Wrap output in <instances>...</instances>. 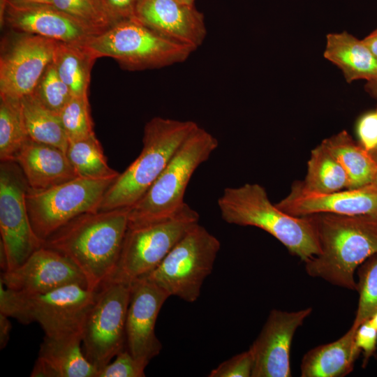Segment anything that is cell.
Returning a JSON list of instances; mask_svg holds the SVG:
<instances>
[{"label":"cell","instance_id":"1","mask_svg":"<svg viewBox=\"0 0 377 377\" xmlns=\"http://www.w3.org/2000/svg\"><path fill=\"white\" fill-rule=\"evenodd\" d=\"M130 207L91 212L73 219L43 246L68 258L97 290L112 276L128 225Z\"/></svg>","mask_w":377,"mask_h":377},{"label":"cell","instance_id":"2","mask_svg":"<svg viewBox=\"0 0 377 377\" xmlns=\"http://www.w3.org/2000/svg\"><path fill=\"white\" fill-rule=\"evenodd\" d=\"M320 253L305 263L306 273L356 290L355 272L377 253V216L318 213L309 215Z\"/></svg>","mask_w":377,"mask_h":377},{"label":"cell","instance_id":"3","mask_svg":"<svg viewBox=\"0 0 377 377\" xmlns=\"http://www.w3.org/2000/svg\"><path fill=\"white\" fill-rule=\"evenodd\" d=\"M218 206L226 223L266 231L304 262L320 253L310 216H294L283 212L271 202L266 190L258 184L226 188Z\"/></svg>","mask_w":377,"mask_h":377},{"label":"cell","instance_id":"4","mask_svg":"<svg viewBox=\"0 0 377 377\" xmlns=\"http://www.w3.org/2000/svg\"><path fill=\"white\" fill-rule=\"evenodd\" d=\"M198 126L193 121L161 117L149 120L144 128L140 154L108 189L98 211L131 207L135 205Z\"/></svg>","mask_w":377,"mask_h":377},{"label":"cell","instance_id":"5","mask_svg":"<svg viewBox=\"0 0 377 377\" xmlns=\"http://www.w3.org/2000/svg\"><path fill=\"white\" fill-rule=\"evenodd\" d=\"M218 145L213 135L198 126L146 193L130 207L128 226L162 221L178 214L186 205L184 197L192 175Z\"/></svg>","mask_w":377,"mask_h":377},{"label":"cell","instance_id":"6","mask_svg":"<svg viewBox=\"0 0 377 377\" xmlns=\"http://www.w3.org/2000/svg\"><path fill=\"white\" fill-rule=\"evenodd\" d=\"M97 290L70 284L34 295L7 288L0 281V313L27 325L38 323L50 338L81 335Z\"/></svg>","mask_w":377,"mask_h":377},{"label":"cell","instance_id":"7","mask_svg":"<svg viewBox=\"0 0 377 377\" xmlns=\"http://www.w3.org/2000/svg\"><path fill=\"white\" fill-rule=\"evenodd\" d=\"M84 45L98 59L108 57L129 71L158 68L185 61L195 50L170 40L135 19L119 22Z\"/></svg>","mask_w":377,"mask_h":377},{"label":"cell","instance_id":"8","mask_svg":"<svg viewBox=\"0 0 377 377\" xmlns=\"http://www.w3.org/2000/svg\"><path fill=\"white\" fill-rule=\"evenodd\" d=\"M219 239L199 223L193 225L147 278L168 295L187 302L200 297L219 251Z\"/></svg>","mask_w":377,"mask_h":377},{"label":"cell","instance_id":"9","mask_svg":"<svg viewBox=\"0 0 377 377\" xmlns=\"http://www.w3.org/2000/svg\"><path fill=\"white\" fill-rule=\"evenodd\" d=\"M198 222L199 214L186 204L169 219L128 226L116 269L108 281L131 283L147 276Z\"/></svg>","mask_w":377,"mask_h":377},{"label":"cell","instance_id":"10","mask_svg":"<svg viewBox=\"0 0 377 377\" xmlns=\"http://www.w3.org/2000/svg\"><path fill=\"white\" fill-rule=\"evenodd\" d=\"M117 177H77L42 191L29 187L26 194L29 217L43 244L48 237L73 219L84 213L97 212L104 195Z\"/></svg>","mask_w":377,"mask_h":377},{"label":"cell","instance_id":"11","mask_svg":"<svg viewBox=\"0 0 377 377\" xmlns=\"http://www.w3.org/2000/svg\"><path fill=\"white\" fill-rule=\"evenodd\" d=\"M131 283L108 281L96 292L86 317L82 350L98 370L110 363L126 343V321Z\"/></svg>","mask_w":377,"mask_h":377},{"label":"cell","instance_id":"12","mask_svg":"<svg viewBox=\"0 0 377 377\" xmlns=\"http://www.w3.org/2000/svg\"><path fill=\"white\" fill-rule=\"evenodd\" d=\"M28 189V184L17 163L1 162L0 249L6 256V271L22 265L43 246L30 223L26 204Z\"/></svg>","mask_w":377,"mask_h":377},{"label":"cell","instance_id":"13","mask_svg":"<svg viewBox=\"0 0 377 377\" xmlns=\"http://www.w3.org/2000/svg\"><path fill=\"white\" fill-rule=\"evenodd\" d=\"M3 43L0 57V96L20 99L33 93L52 61L57 41L15 32Z\"/></svg>","mask_w":377,"mask_h":377},{"label":"cell","instance_id":"14","mask_svg":"<svg viewBox=\"0 0 377 377\" xmlns=\"http://www.w3.org/2000/svg\"><path fill=\"white\" fill-rule=\"evenodd\" d=\"M311 307L296 311L272 309L249 349L254 366L251 377H290L294 334L311 313Z\"/></svg>","mask_w":377,"mask_h":377},{"label":"cell","instance_id":"15","mask_svg":"<svg viewBox=\"0 0 377 377\" xmlns=\"http://www.w3.org/2000/svg\"><path fill=\"white\" fill-rule=\"evenodd\" d=\"M0 281L7 288L27 295L44 293L70 284L88 288L84 275L68 258L43 246L17 267L3 272Z\"/></svg>","mask_w":377,"mask_h":377},{"label":"cell","instance_id":"16","mask_svg":"<svg viewBox=\"0 0 377 377\" xmlns=\"http://www.w3.org/2000/svg\"><path fill=\"white\" fill-rule=\"evenodd\" d=\"M169 297L166 292L147 278L131 283L126 321V343L131 355L147 365L162 348L155 333V325L161 309Z\"/></svg>","mask_w":377,"mask_h":377},{"label":"cell","instance_id":"17","mask_svg":"<svg viewBox=\"0 0 377 377\" xmlns=\"http://www.w3.org/2000/svg\"><path fill=\"white\" fill-rule=\"evenodd\" d=\"M276 205L294 216L318 213L377 216V185L319 193L306 189L302 182H295L290 193Z\"/></svg>","mask_w":377,"mask_h":377},{"label":"cell","instance_id":"18","mask_svg":"<svg viewBox=\"0 0 377 377\" xmlns=\"http://www.w3.org/2000/svg\"><path fill=\"white\" fill-rule=\"evenodd\" d=\"M1 24L15 32L68 43L84 44L96 35L52 5H17L7 2L1 13Z\"/></svg>","mask_w":377,"mask_h":377},{"label":"cell","instance_id":"19","mask_svg":"<svg viewBox=\"0 0 377 377\" xmlns=\"http://www.w3.org/2000/svg\"><path fill=\"white\" fill-rule=\"evenodd\" d=\"M135 20L157 34L195 50L207 30L203 16L193 6L178 0H140Z\"/></svg>","mask_w":377,"mask_h":377},{"label":"cell","instance_id":"20","mask_svg":"<svg viewBox=\"0 0 377 377\" xmlns=\"http://www.w3.org/2000/svg\"><path fill=\"white\" fill-rule=\"evenodd\" d=\"M15 162L20 168L30 189L45 190L79 177L66 152L29 138Z\"/></svg>","mask_w":377,"mask_h":377},{"label":"cell","instance_id":"21","mask_svg":"<svg viewBox=\"0 0 377 377\" xmlns=\"http://www.w3.org/2000/svg\"><path fill=\"white\" fill-rule=\"evenodd\" d=\"M82 336L50 338L45 336L31 377H96L98 369L81 348Z\"/></svg>","mask_w":377,"mask_h":377},{"label":"cell","instance_id":"22","mask_svg":"<svg viewBox=\"0 0 377 377\" xmlns=\"http://www.w3.org/2000/svg\"><path fill=\"white\" fill-rule=\"evenodd\" d=\"M356 327L352 325L341 337L316 346L303 356L302 377H342L350 374L360 350L355 345Z\"/></svg>","mask_w":377,"mask_h":377},{"label":"cell","instance_id":"23","mask_svg":"<svg viewBox=\"0 0 377 377\" xmlns=\"http://www.w3.org/2000/svg\"><path fill=\"white\" fill-rule=\"evenodd\" d=\"M323 56L342 71L348 83L377 78V58L362 40L346 31L327 35Z\"/></svg>","mask_w":377,"mask_h":377},{"label":"cell","instance_id":"24","mask_svg":"<svg viewBox=\"0 0 377 377\" xmlns=\"http://www.w3.org/2000/svg\"><path fill=\"white\" fill-rule=\"evenodd\" d=\"M340 163L349 182L348 188L373 184L377 162L371 154L357 145L346 131L325 139L320 143Z\"/></svg>","mask_w":377,"mask_h":377},{"label":"cell","instance_id":"25","mask_svg":"<svg viewBox=\"0 0 377 377\" xmlns=\"http://www.w3.org/2000/svg\"><path fill=\"white\" fill-rule=\"evenodd\" d=\"M96 59L84 44L57 41L52 62L73 96H88L91 71Z\"/></svg>","mask_w":377,"mask_h":377},{"label":"cell","instance_id":"26","mask_svg":"<svg viewBox=\"0 0 377 377\" xmlns=\"http://www.w3.org/2000/svg\"><path fill=\"white\" fill-rule=\"evenodd\" d=\"M20 102L29 138L66 152L69 141L59 114L43 105L33 93L22 97Z\"/></svg>","mask_w":377,"mask_h":377},{"label":"cell","instance_id":"27","mask_svg":"<svg viewBox=\"0 0 377 377\" xmlns=\"http://www.w3.org/2000/svg\"><path fill=\"white\" fill-rule=\"evenodd\" d=\"M301 182L306 189L319 193L341 191L349 185L342 166L321 144L311 151L306 175Z\"/></svg>","mask_w":377,"mask_h":377},{"label":"cell","instance_id":"28","mask_svg":"<svg viewBox=\"0 0 377 377\" xmlns=\"http://www.w3.org/2000/svg\"><path fill=\"white\" fill-rule=\"evenodd\" d=\"M66 154L79 177L104 179L116 178L120 174L108 164L96 135L69 142Z\"/></svg>","mask_w":377,"mask_h":377},{"label":"cell","instance_id":"29","mask_svg":"<svg viewBox=\"0 0 377 377\" xmlns=\"http://www.w3.org/2000/svg\"><path fill=\"white\" fill-rule=\"evenodd\" d=\"M20 99L0 96V160L15 161L29 139Z\"/></svg>","mask_w":377,"mask_h":377},{"label":"cell","instance_id":"30","mask_svg":"<svg viewBox=\"0 0 377 377\" xmlns=\"http://www.w3.org/2000/svg\"><path fill=\"white\" fill-rule=\"evenodd\" d=\"M52 6L96 35L105 31L115 24L101 0H53Z\"/></svg>","mask_w":377,"mask_h":377},{"label":"cell","instance_id":"31","mask_svg":"<svg viewBox=\"0 0 377 377\" xmlns=\"http://www.w3.org/2000/svg\"><path fill=\"white\" fill-rule=\"evenodd\" d=\"M359 300L353 326L358 327L377 311V253L357 268Z\"/></svg>","mask_w":377,"mask_h":377},{"label":"cell","instance_id":"32","mask_svg":"<svg viewBox=\"0 0 377 377\" xmlns=\"http://www.w3.org/2000/svg\"><path fill=\"white\" fill-rule=\"evenodd\" d=\"M59 115L69 142L95 135L88 96H72Z\"/></svg>","mask_w":377,"mask_h":377},{"label":"cell","instance_id":"33","mask_svg":"<svg viewBox=\"0 0 377 377\" xmlns=\"http://www.w3.org/2000/svg\"><path fill=\"white\" fill-rule=\"evenodd\" d=\"M33 94L43 105L57 114L73 96L52 61L44 71Z\"/></svg>","mask_w":377,"mask_h":377},{"label":"cell","instance_id":"34","mask_svg":"<svg viewBox=\"0 0 377 377\" xmlns=\"http://www.w3.org/2000/svg\"><path fill=\"white\" fill-rule=\"evenodd\" d=\"M98 370L96 377H144L146 364L135 358L128 349L123 350Z\"/></svg>","mask_w":377,"mask_h":377},{"label":"cell","instance_id":"35","mask_svg":"<svg viewBox=\"0 0 377 377\" xmlns=\"http://www.w3.org/2000/svg\"><path fill=\"white\" fill-rule=\"evenodd\" d=\"M254 359L251 350L242 352L221 362L212 370L209 377H251Z\"/></svg>","mask_w":377,"mask_h":377},{"label":"cell","instance_id":"36","mask_svg":"<svg viewBox=\"0 0 377 377\" xmlns=\"http://www.w3.org/2000/svg\"><path fill=\"white\" fill-rule=\"evenodd\" d=\"M355 345L363 353L364 366L373 357L377 348V329L370 319L360 324L355 337Z\"/></svg>","mask_w":377,"mask_h":377},{"label":"cell","instance_id":"37","mask_svg":"<svg viewBox=\"0 0 377 377\" xmlns=\"http://www.w3.org/2000/svg\"><path fill=\"white\" fill-rule=\"evenodd\" d=\"M357 132L360 145L368 151L377 149V110L364 114L359 120Z\"/></svg>","mask_w":377,"mask_h":377},{"label":"cell","instance_id":"38","mask_svg":"<svg viewBox=\"0 0 377 377\" xmlns=\"http://www.w3.org/2000/svg\"><path fill=\"white\" fill-rule=\"evenodd\" d=\"M105 10L114 22L135 19L140 0H101Z\"/></svg>","mask_w":377,"mask_h":377},{"label":"cell","instance_id":"39","mask_svg":"<svg viewBox=\"0 0 377 377\" xmlns=\"http://www.w3.org/2000/svg\"><path fill=\"white\" fill-rule=\"evenodd\" d=\"M9 317L0 313V348H4L10 338L11 323Z\"/></svg>","mask_w":377,"mask_h":377},{"label":"cell","instance_id":"40","mask_svg":"<svg viewBox=\"0 0 377 377\" xmlns=\"http://www.w3.org/2000/svg\"><path fill=\"white\" fill-rule=\"evenodd\" d=\"M362 42L377 58V28L363 38Z\"/></svg>","mask_w":377,"mask_h":377},{"label":"cell","instance_id":"41","mask_svg":"<svg viewBox=\"0 0 377 377\" xmlns=\"http://www.w3.org/2000/svg\"><path fill=\"white\" fill-rule=\"evenodd\" d=\"M52 1L53 0H1V2L3 3H5V6L7 2L13 3V4H17V5H52Z\"/></svg>","mask_w":377,"mask_h":377},{"label":"cell","instance_id":"42","mask_svg":"<svg viewBox=\"0 0 377 377\" xmlns=\"http://www.w3.org/2000/svg\"><path fill=\"white\" fill-rule=\"evenodd\" d=\"M364 89L371 97L377 98V78L367 81Z\"/></svg>","mask_w":377,"mask_h":377},{"label":"cell","instance_id":"43","mask_svg":"<svg viewBox=\"0 0 377 377\" xmlns=\"http://www.w3.org/2000/svg\"><path fill=\"white\" fill-rule=\"evenodd\" d=\"M373 323V325L377 329V311L371 316L369 318Z\"/></svg>","mask_w":377,"mask_h":377},{"label":"cell","instance_id":"44","mask_svg":"<svg viewBox=\"0 0 377 377\" xmlns=\"http://www.w3.org/2000/svg\"><path fill=\"white\" fill-rule=\"evenodd\" d=\"M178 1L187 5L193 6L194 0H178Z\"/></svg>","mask_w":377,"mask_h":377},{"label":"cell","instance_id":"45","mask_svg":"<svg viewBox=\"0 0 377 377\" xmlns=\"http://www.w3.org/2000/svg\"><path fill=\"white\" fill-rule=\"evenodd\" d=\"M370 153L371 154V155L373 156V157L374 158V159L377 162V150L374 151H372V152H370Z\"/></svg>","mask_w":377,"mask_h":377},{"label":"cell","instance_id":"46","mask_svg":"<svg viewBox=\"0 0 377 377\" xmlns=\"http://www.w3.org/2000/svg\"><path fill=\"white\" fill-rule=\"evenodd\" d=\"M373 184H375L376 185H377V172H376V177H375V179H374V182Z\"/></svg>","mask_w":377,"mask_h":377},{"label":"cell","instance_id":"47","mask_svg":"<svg viewBox=\"0 0 377 377\" xmlns=\"http://www.w3.org/2000/svg\"><path fill=\"white\" fill-rule=\"evenodd\" d=\"M376 150H377V149H375V150H374L373 151H376ZM371 152H372V151H371Z\"/></svg>","mask_w":377,"mask_h":377}]
</instances>
